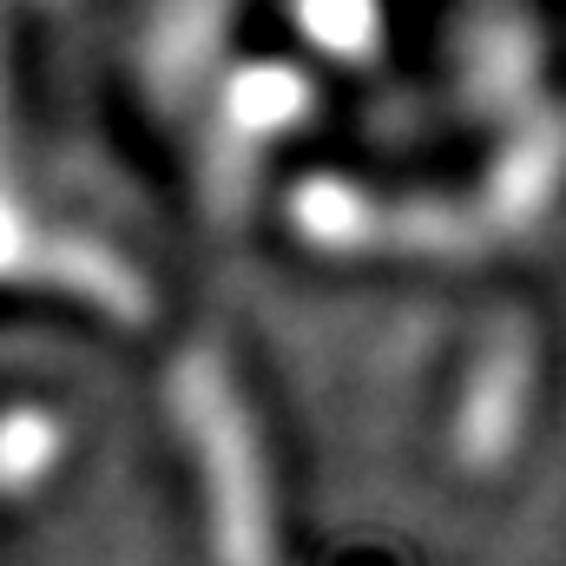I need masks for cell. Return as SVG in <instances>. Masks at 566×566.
Instances as JSON below:
<instances>
[{
    "label": "cell",
    "mask_w": 566,
    "mask_h": 566,
    "mask_svg": "<svg viewBox=\"0 0 566 566\" xmlns=\"http://www.w3.org/2000/svg\"><path fill=\"white\" fill-rule=\"evenodd\" d=\"M231 99H238V113L258 126V119H283V113H290L283 99H296V86H290V73H244Z\"/></svg>",
    "instance_id": "cell-1"
}]
</instances>
